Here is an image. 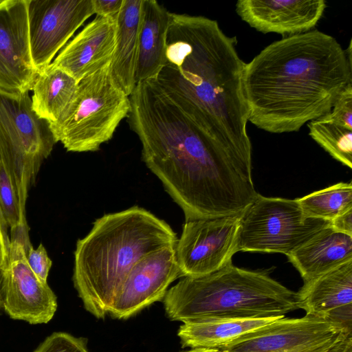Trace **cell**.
<instances>
[{"instance_id": "1", "label": "cell", "mask_w": 352, "mask_h": 352, "mask_svg": "<svg viewBox=\"0 0 352 352\" xmlns=\"http://www.w3.org/2000/svg\"><path fill=\"white\" fill-rule=\"evenodd\" d=\"M142 157L185 221L241 215L258 195L252 158L226 146L152 79L129 96Z\"/></svg>"}, {"instance_id": "2", "label": "cell", "mask_w": 352, "mask_h": 352, "mask_svg": "<svg viewBox=\"0 0 352 352\" xmlns=\"http://www.w3.org/2000/svg\"><path fill=\"white\" fill-rule=\"evenodd\" d=\"M236 43L217 21L170 13L164 63L153 80L219 142L252 158L242 85L245 63Z\"/></svg>"}, {"instance_id": "3", "label": "cell", "mask_w": 352, "mask_h": 352, "mask_svg": "<svg viewBox=\"0 0 352 352\" xmlns=\"http://www.w3.org/2000/svg\"><path fill=\"white\" fill-rule=\"evenodd\" d=\"M348 50L317 30L274 41L245 63L242 77L248 121L273 133L298 131L331 111L352 83Z\"/></svg>"}, {"instance_id": "4", "label": "cell", "mask_w": 352, "mask_h": 352, "mask_svg": "<svg viewBox=\"0 0 352 352\" xmlns=\"http://www.w3.org/2000/svg\"><path fill=\"white\" fill-rule=\"evenodd\" d=\"M177 240L166 222L138 206L97 219L74 252L72 279L85 309L104 319L134 265Z\"/></svg>"}, {"instance_id": "5", "label": "cell", "mask_w": 352, "mask_h": 352, "mask_svg": "<svg viewBox=\"0 0 352 352\" xmlns=\"http://www.w3.org/2000/svg\"><path fill=\"white\" fill-rule=\"evenodd\" d=\"M166 314L174 321L283 318L298 309L297 293L265 270H249L232 263L199 277H184L168 289Z\"/></svg>"}, {"instance_id": "6", "label": "cell", "mask_w": 352, "mask_h": 352, "mask_svg": "<svg viewBox=\"0 0 352 352\" xmlns=\"http://www.w3.org/2000/svg\"><path fill=\"white\" fill-rule=\"evenodd\" d=\"M130 109L129 96L115 82L109 65L78 82L71 102L50 128L67 151H96L112 138Z\"/></svg>"}, {"instance_id": "7", "label": "cell", "mask_w": 352, "mask_h": 352, "mask_svg": "<svg viewBox=\"0 0 352 352\" xmlns=\"http://www.w3.org/2000/svg\"><path fill=\"white\" fill-rule=\"evenodd\" d=\"M56 143L50 123L33 111L28 91L0 89V157L12 173L24 210L29 188Z\"/></svg>"}, {"instance_id": "8", "label": "cell", "mask_w": 352, "mask_h": 352, "mask_svg": "<svg viewBox=\"0 0 352 352\" xmlns=\"http://www.w3.org/2000/svg\"><path fill=\"white\" fill-rule=\"evenodd\" d=\"M330 221L306 217L296 199L259 193L241 215L237 252L294 251Z\"/></svg>"}, {"instance_id": "9", "label": "cell", "mask_w": 352, "mask_h": 352, "mask_svg": "<svg viewBox=\"0 0 352 352\" xmlns=\"http://www.w3.org/2000/svg\"><path fill=\"white\" fill-rule=\"evenodd\" d=\"M352 336L325 318L305 314L279 318L250 332L221 351L228 352H338Z\"/></svg>"}, {"instance_id": "10", "label": "cell", "mask_w": 352, "mask_h": 352, "mask_svg": "<svg viewBox=\"0 0 352 352\" xmlns=\"http://www.w3.org/2000/svg\"><path fill=\"white\" fill-rule=\"evenodd\" d=\"M241 215L185 221L175 244L181 276H205L232 263L237 252Z\"/></svg>"}, {"instance_id": "11", "label": "cell", "mask_w": 352, "mask_h": 352, "mask_svg": "<svg viewBox=\"0 0 352 352\" xmlns=\"http://www.w3.org/2000/svg\"><path fill=\"white\" fill-rule=\"evenodd\" d=\"M10 240L7 263L0 271L1 307L12 319L31 324L47 323L56 311V296L30 269L24 243Z\"/></svg>"}, {"instance_id": "12", "label": "cell", "mask_w": 352, "mask_h": 352, "mask_svg": "<svg viewBox=\"0 0 352 352\" xmlns=\"http://www.w3.org/2000/svg\"><path fill=\"white\" fill-rule=\"evenodd\" d=\"M94 14L92 0H28L30 49L37 73Z\"/></svg>"}, {"instance_id": "13", "label": "cell", "mask_w": 352, "mask_h": 352, "mask_svg": "<svg viewBox=\"0 0 352 352\" xmlns=\"http://www.w3.org/2000/svg\"><path fill=\"white\" fill-rule=\"evenodd\" d=\"M181 276L175 245L162 248L139 260L126 276L109 314L126 319L157 301H162L168 287Z\"/></svg>"}, {"instance_id": "14", "label": "cell", "mask_w": 352, "mask_h": 352, "mask_svg": "<svg viewBox=\"0 0 352 352\" xmlns=\"http://www.w3.org/2000/svg\"><path fill=\"white\" fill-rule=\"evenodd\" d=\"M28 3H0V89L8 92H29L38 74L30 54Z\"/></svg>"}, {"instance_id": "15", "label": "cell", "mask_w": 352, "mask_h": 352, "mask_svg": "<svg viewBox=\"0 0 352 352\" xmlns=\"http://www.w3.org/2000/svg\"><path fill=\"white\" fill-rule=\"evenodd\" d=\"M325 8L324 0H239L236 3L237 14L250 27L284 37L312 30Z\"/></svg>"}, {"instance_id": "16", "label": "cell", "mask_w": 352, "mask_h": 352, "mask_svg": "<svg viewBox=\"0 0 352 352\" xmlns=\"http://www.w3.org/2000/svg\"><path fill=\"white\" fill-rule=\"evenodd\" d=\"M296 293L298 309L352 333V261L304 283Z\"/></svg>"}, {"instance_id": "17", "label": "cell", "mask_w": 352, "mask_h": 352, "mask_svg": "<svg viewBox=\"0 0 352 352\" xmlns=\"http://www.w3.org/2000/svg\"><path fill=\"white\" fill-rule=\"evenodd\" d=\"M116 43V21L100 16L87 23L61 49L52 64L78 82L111 64Z\"/></svg>"}, {"instance_id": "18", "label": "cell", "mask_w": 352, "mask_h": 352, "mask_svg": "<svg viewBox=\"0 0 352 352\" xmlns=\"http://www.w3.org/2000/svg\"><path fill=\"white\" fill-rule=\"evenodd\" d=\"M287 257L305 283L352 261V236L334 230L329 224Z\"/></svg>"}, {"instance_id": "19", "label": "cell", "mask_w": 352, "mask_h": 352, "mask_svg": "<svg viewBox=\"0 0 352 352\" xmlns=\"http://www.w3.org/2000/svg\"><path fill=\"white\" fill-rule=\"evenodd\" d=\"M170 14L155 0H142L135 80L155 79L165 59Z\"/></svg>"}, {"instance_id": "20", "label": "cell", "mask_w": 352, "mask_h": 352, "mask_svg": "<svg viewBox=\"0 0 352 352\" xmlns=\"http://www.w3.org/2000/svg\"><path fill=\"white\" fill-rule=\"evenodd\" d=\"M142 5V0H124L116 21V43L110 70L115 82L128 96L136 85Z\"/></svg>"}, {"instance_id": "21", "label": "cell", "mask_w": 352, "mask_h": 352, "mask_svg": "<svg viewBox=\"0 0 352 352\" xmlns=\"http://www.w3.org/2000/svg\"><path fill=\"white\" fill-rule=\"evenodd\" d=\"M279 318H282L188 322L179 327L177 336L183 347L222 350L239 338Z\"/></svg>"}, {"instance_id": "22", "label": "cell", "mask_w": 352, "mask_h": 352, "mask_svg": "<svg viewBox=\"0 0 352 352\" xmlns=\"http://www.w3.org/2000/svg\"><path fill=\"white\" fill-rule=\"evenodd\" d=\"M78 84L71 75L51 63L34 80L31 97L33 111L49 123L56 122L73 99Z\"/></svg>"}, {"instance_id": "23", "label": "cell", "mask_w": 352, "mask_h": 352, "mask_svg": "<svg viewBox=\"0 0 352 352\" xmlns=\"http://www.w3.org/2000/svg\"><path fill=\"white\" fill-rule=\"evenodd\" d=\"M309 135L332 157L352 168V122L330 111L308 122Z\"/></svg>"}, {"instance_id": "24", "label": "cell", "mask_w": 352, "mask_h": 352, "mask_svg": "<svg viewBox=\"0 0 352 352\" xmlns=\"http://www.w3.org/2000/svg\"><path fill=\"white\" fill-rule=\"evenodd\" d=\"M297 200L306 217L331 221L352 209V184L340 182Z\"/></svg>"}, {"instance_id": "25", "label": "cell", "mask_w": 352, "mask_h": 352, "mask_svg": "<svg viewBox=\"0 0 352 352\" xmlns=\"http://www.w3.org/2000/svg\"><path fill=\"white\" fill-rule=\"evenodd\" d=\"M34 352H89L87 340L65 332H54Z\"/></svg>"}, {"instance_id": "26", "label": "cell", "mask_w": 352, "mask_h": 352, "mask_svg": "<svg viewBox=\"0 0 352 352\" xmlns=\"http://www.w3.org/2000/svg\"><path fill=\"white\" fill-rule=\"evenodd\" d=\"M26 257L34 274L41 280L47 282L52 263L43 245L41 243L36 249L31 245L26 250Z\"/></svg>"}, {"instance_id": "27", "label": "cell", "mask_w": 352, "mask_h": 352, "mask_svg": "<svg viewBox=\"0 0 352 352\" xmlns=\"http://www.w3.org/2000/svg\"><path fill=\"white\" fill-rule=\"evenodd\" d=\"M124 0H92L94 13L97 16L117 21Z\"/></svg>"}, {"instance_id": "28", "label": "cell", "mask_w": 352, "mask_h": 352, "mask_svg": "<svg viewBox=\"0 0 352 352\" xmlns=\"http://www.w3.org/2000/svg\"><path fill=\"white\" fill-rule=\"evenodd\" d=\"M331 227L336 231L352 236V209H350L330 221Z\"/></svg>"}, {"instance_id": "29", "label": "cell", "mask_w": 352, "mask_h": 352, "mask_svg": "<svg viewBox=\"0 0 352 352\" xmlns=\"http://www.w3.org/2000/svg\"><path fill=\"white\" fill-rule=\"evenodd\" d=\"M10 240L8 234V227L0 217V271L7 263Z\"/></svg>"}, {"instance_id": "30", "label": "cell", "mask_w": 352, "mask_h": 352, "mask_svg": "<svg viewBox=\"0 0 352 352\" xmlns=\"http://www.w3.org/2000/svg\"><path fill=\"white\" fill-rule=\"evenodd\" d=\"M338 352H352V336L344 340Z\"/></svg>"}, {"instance_id": "31", "label": "cell", "mask_w": 352, "mask_h": 352, "mask_svg": "<svg viewBox=\"0 0 352 352\" xmlns=\"http://www.w3.org/2000/svg\"><path fill=\"white\" fill-rule=\"evenodd\" d=\"M217 349H208L203 348L191 349L190 350L186 352H216Z\"/></svg>"}, {"instance_id": "32", "label": "cell", "mask_w": 352, "mask_h": 352, "mask_svg": "<svg viewBox=\"0 0 352 352\" xmlns=\"http://www.w3.org/2000/svg\"><path fill=\"white\" fill-rule=\"evenodd\" d=\"M216 352H228V351H226L217 350Z\"/></svg>"}, {"instance_id": "33", "label": "cell", "mask_w": 352, "mask_h": 352, "mask_svg": "<svg viewBox=\"0 0 352 352\" xmlns=\"http://www.w3.org/2000/svg\"><path fill=\"white\" fill-rule=\"evenodd\" d=\"M1 307V296H0V308Z\"/></svg>"}, {"instance_id": "34", "label": "cell", "mask_w": 352, "mask_h": 352, "mask_svg": "<svg viewBox=\"0 0 352 352\" xmlns=\"http://www.w3.org/2000/svg\"><path fill=\"white\" fill-rule=\"evenodd\" d=\"M1 2V1H0V3Z\"/></svg>"}, {"instance_id": "35", "label": "cell", "mask_w": 352, "mask_h": 352, "mask_svg": "<svg viewBox=\"0 0 352 352\" xmlns=\"http://www.w3.org/2000/svg\"><path fill=\"white\" fill-rule=\"evenodd\" d=\"M0 159H1V157H0Z\"/></svg>"}]
</instances>
